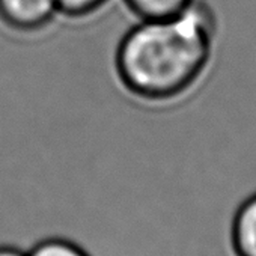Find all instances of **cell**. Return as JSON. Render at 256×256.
I'll use <instances>...</instances> for the list:
<instances>
[{
  "label": "cell",
  "instance_id": "6da1fadb",
  "mask_svg": "<svg viewBox=\"0 0 256 256\" xmlns=\"http://www.w3.org/2000/svg\"><path fill=\"white\" fill-rule=\"evenodd\" d=\"M212 48L208 11L193 4L178 16L139 20L119 44L116 65L124 86L145 100L187 90L205 70Z\"/></svg>",
  "mask_w": 256,
  "mask_h": 256
},
{
  "label": "cell",
  "instance_id": "7a4b0ae2",
  "mask_svg": "<svg viewBox=\"0 0 256 256\" xmlns=\"http://www.w3.org/2000/svg\"><path fill=\"white\" fill-rule=\"evenodd\" d=\"M58 14L56 0H0V22L20 35L47 28Z\"/></svg>",
  "mask_w": 256,
  "mask_h": 256
},
{
  "label": "cell",
  "instance_id": "3957f363",
  "mask_svg": "<svg viewBox=\"0 0 256 256\" xmlns=\"http://www.w3.org/2000/svg\"><path fill=\"white\" fill-rule=\"evenodd\" d=\"M232 244L236 256H256V192L241 200L235 211Z\"/></svg>",
  "mask_w": 256,
  "mask_h": 256
},
{
  "label": "cell",
  "instance_id": "277c9868",
  "mask_svg": "<svg viewBox=\"0 0 256 256\" xmlns=\"http://www.w3.org/2000/svg\"><path fill=\"white\" fill-rule=\"evenodd\" d=\"M139 20L169 18L186 11L193 0H124Z\"/></svg>",
  "mask_w": 256,
  "mask_h": 256
},
{
  "label": "cell",
  "instance_id": "5b68a950",
  "mask_svg": "<svg viewBox=\"0 0 256 256\" xmlns=\"http://www.w3.org/2000/svg\"><path fill=\"white\" fill-rule=\"evenodd\" d=\"M28 256H89L84 250L71 241L60 238H50L38 242Z\"/></svg>",
  "mask_w": 256,
  "mask_h": 256
},
{
  "label": "cell",
  "instance_id": "8992f818",
  "mask_svg": "<svg viewBox=\"0 0 256 256\" xmlns=\"http://www.w3.org/2000/svg\"><path fill=\"white\" fill-rule=\"evenodd\" d=\"M107 0H56L59 14L68 17H78L89 14L100 8Z\"/></svg>",
  "mask_w": 256,
  "mask_h": 256
},
{
  "label": "cell",
  "instance_id": "52a82bcc",
  "mask_svg": "<svg viewBox=\"0 0 256 256\" xmlns=\"http://www.w3.org/2000/svg\"><path fill=\"white\" fill-rule=\"evenodd\" d=\"M0 256H28V254H24V253L20 252L18 248L4 246V247H0Z\"/></svg>",
  "mask_w": 256,
  "mask_h": 256
}]
</instances>
